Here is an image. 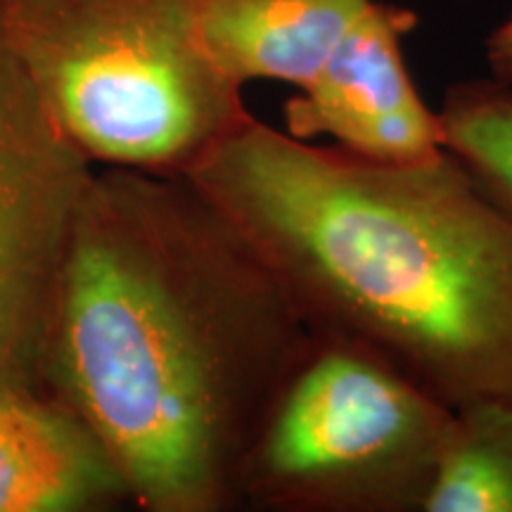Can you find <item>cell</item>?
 Masks as SVG:
<instances>
[{"label": "cell", "mask_w": 512, "mask_h": 512, "mask_svg": "<svg viewBox=\"0 0 512 512\" xmlns=\"http://www.w3.org/2000/svg\"><path fill=\"white\" fill-rule=\"evenodd\" d=\"M309 344L283 285L188 176L93 171L43 389L98 434L131 503L240 510L256 432Z\"/></svg>", "instance_id": "obj_1"}, {"label": "cell", "mask_w": 512, "mask_h": 512, "mask_svg": "<svg viewBox=\"0 0 512 512\" xmlns=\"http://www.w3.org/2000/svg\"><path fill=\"white\" fill-rule=\"evenodd\" d=\"M185 176L313 335L361 344L448 408L512 401V216L451 152L384 164L254 117Z\"/></svg>", "instance_id": "obj_2"}, {"label": "cell", "mask_w": 512, "mask_h": 512, "mask_svg": "<svg viewBox=\"0 0 512 512\" xmlns=\"http://www.w3.org/2000/svg\"><path fill=\"white\" fill-rule=\"evenodd\" d=\"M200 0H0L10 46L91 164L185 176L254 114L204 48Z\"/></svg>", "instance_id": "obj_3"}, {"label": "cell", "mask_w": 512, "mask_h": 512, "mask_svg": "<svg viewBox=\"0 0 512 512\" xmlns=\"http://www.w3.org/2000/svg\"><path fill=\"white\" fill-rule=\"evenodd\" d=\"M451 413L370 349L311 332L256 432L242 508L422 512Z\"/></svg>", "instance_id": "obj_4"}, {"label": "cell", "mask_w": 512, "mask_h": 512, "mask_svg": "<svg viewBox=\"0 0 512 512\" xmlns=\"http://www.w3.org/2000/svg\"><path fill=\"white\" fill-rule=\"evenodd\" d=\"M93 164L64 136L0 8V389H43L64 259Z\"/></svg>", "instance_id": "obj_5"}, {"label": "cell", "mask_w": 512, "mask_h": 512, "mask_svg": "<svg viewBox=\"0 0 512 512\" xmlns=\"http://www.w3.org/2000/svg\"><path fill=\"white\" fill-rule=\"evenodd\" d=\"M415 27L411 8L373 0L318 79L285 102L287 133L330 138L384 164L437 157L444 150L439 112L422 100L403 57V38Z\"/></svg>", "instance_id": "obj_6"}, {"label": "cell", "mask_w": 512, "mask_h": 512, "mask_svg": "<svg viewBox=\"0 0 512 512\" xmlns=\"http://www.w3.org/2000/svg\"><path fill=\"white\" fill-rule=\"evenodd\" d=\"M131 503L110 451L46 389H0V512H102Z\"/></svg>", "instance_id": "obj_7"}, {"label": "cell", "mask_w": 512, "mask_h": 512, "mask_svg": "<svg viewBox=\"0 0 512 512\" xmlns=\"http://www.w3.org/2000/svg\"><path fill=\"white\" fill-rule=\"evenodd\" d=\"M373 0H200L204 48L245 88L271 79L309 88Z\"/></svg>", "instance_id": "obj_8"}, {"label": "cell", "mask_w": 512, "mask_h": 512, "mask_svg": "<svg viewBox=\"0 0 512 512\" xmlns=\"http://www.w3.org/2000/svg\"><path fill=\"white\" fill-rule=\"evenodd\" d=\"M422 512H512V401L453 408Z\"/></svg>", "instance_id": "obj_9"}, {"label": "cell", "mask_w": 512, "mask_h": 512, "mask_svg": "<svg viewBox=\"0 0 512 512\" xmlns=\"http://www.w3.org/2000/svg\"><path fill=\"white\" fill-rule=\"evenodd\" d=\"M437 112L444 150L512 216V83H453Z\"/></svg>", "instance_id": "obj_10"}, {"label": "cell", "mask_w": 512, "mask_h": 512, "mask_svg": "<svg viewBox=\"0 0 512 512\" xmlns=\"http://www.w3.org/2000/svg\"><path fill=\"white\" fill-rule=\"evenodd\" d=\"M486 60L494 79L512 83V15L486 41Z\"/></svg>", "instance_id": "obj_11"}]
</instances>
